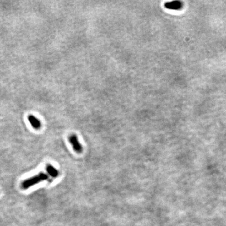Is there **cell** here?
<instances>
[{
  "instance_id": "cell-3",
  "label": "cell",
  "mask_w": 226,
  "mask_h": 226,
  "mask_svg": "<svg viewBox=\"0 0 226 226\" xmlns=\"http://www.w3.org/2000/svg\"><path fill=\"white\" fill-rule=\"evenodd\" d=\"M27 119L33 128L35 129H39V128H40V127H41L40 121L35 116L30 115L28 116Z\"/></svg>"
},
{
  "instance_id": "cell-2",
  "label": "cell",
  "mask_w": 226,
  "mask_h": 226,
  "mask_svg": "<svg viewBox=\"0 0 226 226\" xmlns=\"http://www.w3.org/2000/svg\"><path fill=\"white\" fill-rule=\"evenodd\" d=\"M69 142L72 145L74 150L78 153H80L82 152L83 148L80 141H78V138L74 134L71 135L69 137Z\"/></svg>"
},
{
  "instance_id": "cell-1",
  "label": "cell",
  "mask_w": 226,
  "mask_h": 226,
  "mask_svg": "<svg viewBox=\"0 0 226 226\" xmlns=\"http://www.w3.org/2000/svg\"><path fill=\"white\" fill-rule=\"evenodd\" d=\"M47 180H49L48 175L41 172L38 174H36L31 177L24 180L20 184V187L23 190H27L34 185H36L37 184L39 183Z\"/></svg>"
},
{
  "instance_id": "cell-5",
  "label": "cell",
  "mask_w": 226,
  "mask_h": 226,
  "mask_svg": "<svg viewBox=\"0 0 226 226\" xmlns=\"http://www.w3.org/2000/svg\"><path fill=\"white\" fill-rule=\"evenodd\" d=\"M178 3L177 2H171L170 3H166V7L171 9H177V8H180V4H177Z\"/></svg>"
},
{
  "instance_id": "cell-4",
  "label": "cell",
  "mask_w": 226,
  "mask_h": 226,
  "mask_svg": "<svg viewBox=\"0 0 226 226\" xmlns=\"http://www.w3.org/2000/svg\"><path fill=\"white\" fill-rule=\"evenodd\" d=\"M46 170L48 173V174L53 178H56L58 177V176L59 175V172L58 171V170L56 168H55L54 166H52L51 164L47 165L46 167Z\"/></svg>"
}]
</instances>
